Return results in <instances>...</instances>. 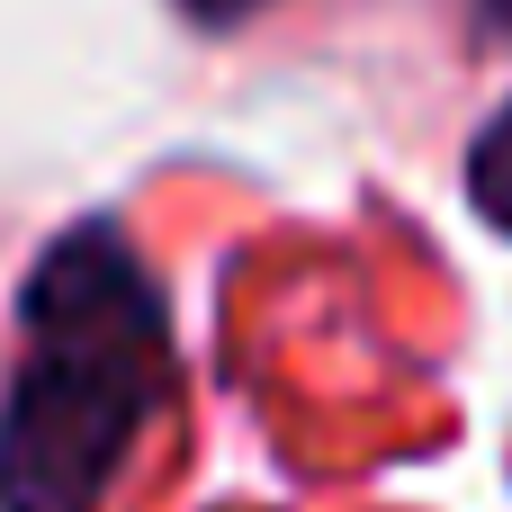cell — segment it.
Returning a JSON list of instances; mask_svg holds the SVG:
<instances>
[{
  "label": "cell",
  "mask_w": 512,
  "mask_h": 512,
  "mask_svg": "<svg viewBox=\"0 0 512 512\" xmlns=\"http://www.w3.org/2000/svg\"><path fill=\"white\" fill-rule=\"evenodd\" d=\"M180 387L162 279L117 216L63 225L18 288L0 387V512H99L126 450Z\"/></svg>",
  "instance_id": "cell-1"
},
{
  "label": "cell",
  "mask_w": 512,
  "mask_h": 512,
  "mask_svg": "<svg viewBox=\"0 0 512 512\" xmlns=\"http://www.w3.org/2000/svg\"><path fill=\"white\" fill-rule=\"evenodd\" d=\"M468 207L495 234H512V99L477 126V144H468Z\"/></svg>",
  "instance_id": "cell-2"
},
{
  "label": "cell",
  "mask_w": 512,
  "mask_h": 512,
  "mask_svg": "<svg viewBox=\"0 0 512 512\" xmlns=\"http://www.w3.org/2000/svg\"><path fill=\"white\" fill-rule=\"evenodd\" d=\"M189 27H243V18H261V9H279V0H171Z\"/></svg>",
  "instance_id": "cell-3"
},
{
  "label": "cell",
  "mask_w": 512,
  "mask_h": 512,
  "mask_svg": "<svg viewBox=\"0 0 512 512\" xmlns=\"http://www.w3.org/2000/svg\"><path fill=\"white\" fill-rule=\"evenodd\" d=\"M477 9H486V18H495V27H512V0H477Z\"/></svg>",
  "instance_id": "cell-4"
}]
</instances>
